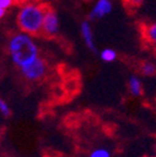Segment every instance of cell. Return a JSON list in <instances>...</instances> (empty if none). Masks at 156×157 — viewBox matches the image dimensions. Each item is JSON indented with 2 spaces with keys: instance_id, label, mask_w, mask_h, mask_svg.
Segmentation results:
<instances>
[{
  "instance_id": "obj_14",
  "label": "cell",
  "mask_w": 156,
  "mask_h": 157,
  "mask_svg": "<svg viewBox=\"0 0 156 157\" xmlns=\"http://www.w3.org/2000/svg\"><path fill=\"white\" fill-rule=\"evenodd\" d=\"M129 5H131L132 7H139L144 2V0H127Z\"/></svg>"
},
{
  "instance_id": "obj_15",
  "label": "cell",
  "mask_w": 156,
  "mask_h": 157,
  "mask_svg": "<svg viewBox=\"0 0 156 157\" xmlns=\"http://www.w3.org/2000/svg\"><path fill=\"white\" fill-rule=\"evenodd\" d=\"M29 2H36V0H14V3H19L21 6L26 5V3Z\"/></svg>"
},
{
  "instance_id": "obj_18",
  "label": "cell",
  "mask_w": 156,
  "mask_h": 157,
  "mask_svg": "<svg viewBox=\"0 0 156 157\" xmlns=\"http://www.w3.org/2000/svg\"><path fill=\"white\" fill-rule=\"evenodd\" d=\"M0 74H1V73H0Z\"/></svg>"
},
{
  "instance_id": "obj_8",
  "label": "cell",
  "mask_w": 156,
  "mask_h": 157,
  "mask_svg": "<svg viewBox=\"0 0 156 157\" xmlns=\"http://www.w3.org/2000/svg\"><path fill=\"white\" fill-rule=\"evenodd\" d=\"M143 35L150 44L156 47V22L145 25L143 27Z\"/></svg>"
},
{
  "instance_id": "obj_17",
  "label": "cell",
  "mask_w": 156,
  "mask_h": 157,
  "mask_svg": "<svg viewBox=\"0 0 156 157\" xmlns=\"http://www.w3.org/2000/svg\"><path fill=\"white\" fill-rule=\"evenodd\" d=\"M151 157H156V156H151Z\"/></svg>"
},
{
  "instance_id": "obj_3",
  "label": "cell",
  "mask_w": 156,
  "mask_h": 157,
  "mask_svg": "<svg viewBox=\"0 0 156 157\" xmlns=\"http://www.w3.org/2000/svg\"><path fill=\"white\" fill-rule=\"evenodd\" d=\"M47 70H48L47 62L39 56L33 62L20 69V72H21V74H22L25 80L35 82L44 78L47 73Z\"/></svg>"
},
{
  "instance_id": "obj_2",
  "label": "cell",
  "mask_w": 156,
  "mask_h": 157,
  "mask_svg": "<svg viewBox=\"0 0 156 157\" xmlns=\"http://www.w3.org/2000/svg\"><path fill=\"white\" fill-rule=\"evenodd\" d=\"M45 11L46 8L37 2L21 6L17 15V23L21 32L32 36L41 33Z\"/></svg>"
},
{
  "instance_id": "obj_16",
  "label": "cell",
  "mask_w": 156,
  "mask_h": 157,
  "mask_svg": "<svg viewBox=\"0 0 156 157\" xmlns=\"http://www.w3.org/2000/svg\"><path fill=\"white\" fill-rule=\"evenodd\" d=\"M5 14H6V10L2 9V8H0V20L5 17Z\"/></svg>"
},
{
  "instance_id": "obj_13",
  "label": "cell",
  "mask_w": 156,
  "mask_h": 157,
  "mask_svg": "<svg viewBox=\"0 0 156 157\" xmlns=\"http://www.w3.org/2000/svg\"><path fill=\"white\" fill-rule=\"evenodd\" d=\"M14 5V0H0V8L7 10Z\"/></svg>"
},
{
  "instance_id": "obj_1",
  "label": "cell",
  "mask_w": 156,
  "mask_h": 157,
  "mask_svg": "<svg viewBox=\"0 0 156 157\" xmlns=\"http://www.w3.org/2000/svg\"><path fill=\"white\" fill-rule=\"evenodd\" d=\"M8 52L12 63L19 69L27 66L39 57V48L32 35L19 32L10 36Z\"/></svg>"
},
{
  "instance_id": "obj_5",
  "label": "cell",
  "mask_w": 156,
  "mask_h": 157,
  "mask_svg": "<svg viewBox=\"0 0 156 157\" xmlns=\"http://www.w3.org/2000/svg\"><path fill=\"white\" fill-rule=\"evenodd\" d=\"M112 10V2L110 0H97L90 12L91 20H98L108 15Z\"/></svg>"
},
{
  "instance_id": "obj_9",
  "label": "cell",
  "mask_w": 156,
  "mask_h": 157,
  "mask_svg": "<svg viewBox=\"0 0 156 157\" xmlns=\"http://www.w3.org/2000/svg\"><path fill=\"white\" fill-rule=\"evenodd\" d=\"M100 59L105 62H112L117 59V52L112 48H105L100 52Z\"/></svg>"
},
{
  "instance_id": "obj_6",
  "label": "cell",
  "mask_w": 156,
  "mask_h": 157,
  "mask_svg": "<svg viewBox=\"0 0 156 157\" xmlns=\"http://www.w3.org/2000/svg\"><path fill=\"white\" fill-rule=\"evenodd\" d=\"M81 35L82 38L91 50H95V43H94V35H93V29L88 21H84L81 24Z\"/></svg>"
},
{
  "instance_id": "obj_12",
  "label": "cell",
  "mask_w": 156,
  "mask_h": 157,
  "mask_svg": "<svg viewBox=\"0 0 156 157\" xmlns=\"http://www.w3.org/2000/svg\"><path fill=\"white\" fill-rule=\"evenodd\" d=\"M0 113L5 117H9L11 115V109H10L9 104L2 98H0Z\"/></svg>"
},
{
  "instance_id": "obj_11",
  "label": "cell",
  "mask_w": 156,
  "mask_h": 157,
  "mask_svg": "<svg viewBox=\"0 0 156 157\" xmlns=\"http://www.w3.org/2000/svg\"><path fill=\"white\" fill-rule=\"evenodd\" d=\"M88 157H111V154L106 147H97L90 153Z\"/></svg>"
},
{
  "instance_id": "obj_4",
  "label": "cell",
  "mask_w": 156,
  "mask_h": 157,
  "mask_svg": "<svg viewBox=\"0 0 156 157\" xmlns=\"http://www.w3.org/2000/svg\"><path fill=\"white\" fill-rule=\"evenodd\" d=\"M59 29H60V22L58 14L54 9L46 8L41 33H44L47 36H55L59 33Z\"/></svg>"
},
{
  "instance_id": "obj_10",
  "label": "cell",
  "mask_w": 156,
  "mask_h": 157,
  "mask_svg": "<svg viewBox=\"0 0 156 157\" xmlns=\"http://www.w3.org/2000/svg\"><path fill=\"white\" fill-rule=\"evenodd\" d=\"M141 73L145 76H151V75H154L156 73V66L152 62H143L141 64Z\"/></svg>"
},
{
  "instance_id": "obj_7",
  "label": "cell",
  "mask_w": 156,
  "mask_h": 157,
  "mask_svg": "<svg viewBox=\"0 0 156 157\" xmlns=\"http://www.w3.org/2000/svg\"><path fill=\"white\" fill-rule=\"evenodd\" d=\"M128 87H129V92L131 95L133 96H140L143 91V87H142V82L138 76L133 75L130 76L129 81H128Z\"/></svg>"
}]
</instances>
